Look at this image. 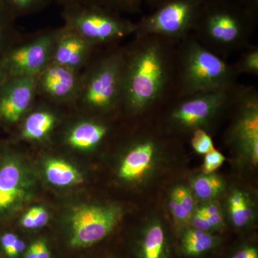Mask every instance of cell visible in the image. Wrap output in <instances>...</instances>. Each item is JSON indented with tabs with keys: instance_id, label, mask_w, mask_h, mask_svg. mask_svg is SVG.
<instances>
[{
	"instance_id": "cell-4",
	"label": "cell",
	"mask_w": 258,
	"mask_h": 258,
	"mask_svg": "<svg viewBox=\"0 0 258 258\" xmlns=\"http://www.w3.org/2000/svg\"><path fill=\"white\" fill-rule=\"evenodd\" d=\"M255 18L239 0L204 2L195 28L220 45H232L248 34Z\"/></svg>"
},
{
	"instance_id": "cell-5",
	"label": "cell",
	"mask_w": 258,
	"mask_h": 258,
	"mask_svg": "<svg viewBox=\"0 0 258 258\" xmlns=\"http://www.w3.org/2000/svg\"><path fill=\"white\" fill-rule=\"evenodd\" d=\"M233 80L232 69L225 61L197 41L185 47L181 86L185 95L229 90Z\"/></svg>"
},
{
	"instance_id": "cell-21",
	"label": "cell",
	"mask_w": 258,
	"mask_h": 258,
	"mask_svg": "<svg viewBox=\"0 0 258 258\" xmlns=\"http://www.w3.org/2000/svg\"><path fill=\"white\" fill-rule=\"evenodd\" d=\"M59 4L79 3V4L94 5L116 13H137L140 11L142 0H56Z\"/></svg>"
},
{
	"instance_id": "cell-2",
	"label": "cell",
	"mask_w": 258,
	"mask_h": 258,
	"mask_svg": "<svg viewBox=\"0 0 258 258\" xmlns=\"http://www.w3.org/2000/svg\"><path fill=\"white\" fill-rule=\"evenodd\" d=\"M123 50L111 51L90 61L82 71L75 104L93 111H107L120 102Z\"/></svg>"
},
{
	"instance_id": "cell-14",
	"label": "cell",
	"mask_w": 258,
	"mask_h": 258,
	"mask_svg": "<svg viewBox=\"0 0 258 258\" xmlns=\"http://www.w3.org/2000/svg\"><path fill=\"white\" fill-rule=\"evenodd\" d=\"M241 116L236 125L235 134L244 150L257 162L258 159V105L257 96H243Z\"/></svg>"
},
{
	"instance_id": "cell-26",
	"label": "cell",
	"mask_w": 258,
	"mask_h": 258,
	"mask_svg": "<svg viewBox=\"0 0 258 258\" xmlns=\"http://www.w3.org/2000/svg\"><path fill=\"white\" fill-rule=\"evenodd\" d=\"M25 247L23 240L15 232L8 230L0 233V255L3 257H18Z\"/></svg>"
},
{
	"instance_id": "cell-7",
	"label": "cell",
	"mask_w": 258,
	"mask_h": 258,
	"mask_svg": "<svg viewBox=\"0 0 258 258\" xmlns=\"http://www.w3.org/2000/svg\"><path fill=\"white\" fill-rule=\"evenodd\" d=\"M58 28L46 29L31 39L13 44L0 57L9 77L37 76L52 62Z\"/></svg>"
},
{
	"instance_id": "cell-40",
	"label": "cell",
	"mask_w": 258,
	"mask_h": 258,
	"mask_svg": "<svg viewBox=\"0 0 258 258\" xmlns=\"http://www.w3.org/2000/svg\"><path fill=\"white\" fill-rule=\"evenodd\" d=\"M146 3L152 8H157L159 5L169 0H145Z\"/></svg>"
},
{
	"instance_id": "cell-42",
	"label": "cell",
	"mask_w": 258,
	"mask_h": 258,
	"mask_svg": "<svg viewBox=\"0 0 258 258\" xmlns=\"http://www.w3.org/2000/svg\"><path fill=\"white\" fill-rule=\"evenodd\" d=\"M203 2H209V1H217V0H202Z\"/></svg>"
},
{
	"instance_id": "cell-9",
	"label": "cell",
	"mask_w": 258,
	"mask_h": 258,
	"mask_svg": "<svg viewBox=\"0 0 258 258\" xmlns=\"http://www.w3.org/2000/svg\"><path fill=\"white\" fill-rule=\"evenodd\" d=\"M37 76L9 77L0 88V119L8 125L18 123L35 104Z\"/></svg>"
},
{
	"instance_id": "cell-29",
	"label": "cell",
	"mask_w": 258,
	"mask_h": 258,
	"mask_svg": "<svg viewBox=\"0 0 258 258\" xmlns=\"http://www.w3.org/2000/svg\"><path fill=\"white\" fill-rule=\"evenodd\" d=\"M239 69L244 73L257 75L258 74V51H250L244 55L240 61Z\"/></svg>"
},
{
	"instance_id": "cell-23",
	"label": "cell",
	"mask_w": 258,
	"mask_h": 258,
	"mask_svg": "<svg viewBox=\"0 0 258 258\" xmlns=\"http://www.w3.org/2000/svg\"><path fill=\"white\" fill-rule=\"evenodd\" d=\"M230 211L232 222L237 227H243L252 219V211L243 194L235 192L230 200Z\"/></svg>"
},
{
	"instance_id": "cell-12",
	"label": "cell",
	"mask_w": 258,
	"mask_h": 258,
	"mask_svg": "<svg viewBox=\"0 0 258 258\" xmlns=\"http://www.w3.org/2000/svg\"><path fill=\"white\" fill-rule=\"evenodd\" d=\"M96 47L76 32L61 27L56 35L52 62L82 72L94 56Z\"/></svg>"
},
{
	"instance_id": "cell-39",
	"label": "cell",
	"mask_w": 258,
	"mask_h": 258,
	"mask_svg": "<svg viewBox=\"0 0 258 258\" xmlns=\"http://www.w3.org/2000/svg\"><path fill=\"white\" fill-rule=\"evenodd\" d=\"M8 78H9V76H8V74L5 71L3 64L2 63L1 59H0V88L4 84Z\"/></svg>"
},
{
	"instance_id": "cell-10",
	"label": "cell",
	"mask_w": 258,
	"mask_h": 258,
	"mask_svg": "<svg viewBox=\"0 0 258 258\" xmlns=\"http://www.w3.org/2000/svg\"><path fill=\"white\" fill-rule=\"evenodd\" d=\"M82 72L51 62L37 76V97L55 104L75 103Z\"/></svg>"
},
{
	"instance_id": "cell-13",
	"label": "cell",
	"mask_w": 258,
	"mask_h": 258,
	"mask_svg": "<svg viewBox=\"0 0 258 258\" xmlns=\"http://www.w3.org/2000/svg\"><path fill=\"white\" fill-rule=\"evenodd\" d=\"M23 170L18 159L10 153L0 154V217L18 208L25 195Z\"/></svg>"
},
{
	"instance_id": "cell-37",
	"label": "cell",
	"mask_w": 258,
	"mask_h": 258,
	"mask_svg": "<svg viewBox=\"0 0 258 258\" xmlns=\"http://www.w3.org/2000/svg\"><path fill=\"white\" fill-rule=\"evenodd\" d=\"M21 225L26 229H36L35 220H34L33 216L30 210L22 217Z\"/></svg>"
},
{
	"instance_id": "cell-22",
	"label": "cell",
	"mask_w": 258,
	"mask_h": 258,
	"mask_svg": "<svg viewBox=\"0 0 258 258\" xmlns=\"http://www.w3.org/2000/svg\"><path fill=\"white\" fill-rule=\"evenodd\" d=\"M164 233L161 225H154L149 229L143 242L144 258H162Z\"/></svg>"
},
{
	"instance_id": "cell-41",
	"label": "cell",
	"mask_w": 258,
	"mask_h": 258,
	"mask_svg": "<svg viewBox=\"0 0 258 258\" xmlns=\"http://www.w3.org/2000/svg\"><path fill=\"white\" fill-rule=\"evenodd\" d=\"M25 258H37L36 249H35V244H34V243L32 244V245L29 247Z\"/></svg>"
},
{
	"instance_id": "cell-36",
	"label": "cell",
	"mask_w": 258,
	"mask_h": 258,
	"mask_svg": "<svg viewBox=\"0 0 258 258\" xmlns=\"http://www.w3.org/2000/svg\"><path fill=\"white\" fill-rule=\"evenodd\" d=\"M254 18L257 16L258 0H239Z\"/></svg>"
},
{
	"instance_id": "cell-38",
	"label": "cell",
	"mask_w": 258,
	"mask_h": 258,
	"mask_svg": "<svg viewBox=\"0 0 258 258\" xmlns=\"http://www.w3.org/2000/svg\"><path fill=\"white\" fill-rule=\"evenodd\" d=\"M197 212L201 214V215H205V216H208V215H212L220 212L218 207L216 205H206V206L198 209Z\"/></svg>"
},
{
	"instance_id": "cell-34",
	"label": "cell",
	"mask_w": 258,
	"mask_h": 258,
	"mask_svg": "<svg viewBox=\"0 0 258 258\" xmlns=\"http://www.w3.org/2000/svg\"><path fill=\"white\" fill-rule=\"evenodd\" d=\"M34 244L36 249L37 258H50V251L45 242L38 240L34 242Z\"/></svg>"
},
{
	"instance_id": "cell-18",
	"label": "cell",
	"mask_w": 258,
	"mask_h": 258,
	"mask_svg": "<svg viewBox=\"0 0 258 258\" xmlns=\"http://www.w3.org/2000/svg\"><path fill=\"white\" fill-rule=\"evenodd\" d=\"M45 172L49 182L56 186H71L83 181L80 171L62 159H49L45 165Z\"/></svg>"
},
{
	"instance_id": "cell-33",
	"label": "cell",
	"mask_w": 258,
	"mask_h": 258,
	"mask_svg": "<svg viewBox=\"0 0 258 258\" xmlns=\"http://www.w3.org/2000/svg\"><path fill=\"white\" fill-rule=\"evenodd\" d=\"M193 226L199 230L207 231L213 228L208 218L197 212L193 219Z\"/></svg>"
},
{
	"instance_id": "cell-6",
	"label": "cell",
	"mask_w": 258,
	"mask_h": 258,
	"mask_svg": "<svg viewBox=\"0 0 258 258\" xmlns=\"http://www.w3.org/2000/svg\"><path fill=\"white\" fill-rule=\"evenodd\" d=\"M202 0H169L137 23V37L175 38L195 28Z\"/></svg>"
},
{
	"instance_id": "cell-17",
	"label": "cell",
	"mask_w": 258,
	"mask_h": 258,
	"mask_svg": "<svg viewBox=\"0 0 258 258\" xmlns=\"http://www.w3.org/2000/svg\"><path fill=\"white\" fill-rule=\"evenodd\" d=\"M154 154V145L152 142L147 141L137 144L123 159L120 167L119 176L126 180L141 177L151 165Z\"/></svg>"
},
{
	"instance_id": "cell-31",
	"label": "cell",
	"mask_w": 258,
	"mask_h": 258,
	"mask_svg": "<svg viewBox=\"0 0 258 258\" xmlns=\"http://www.w3.org/2000/svg\"><path fill=\"white\" fill-rule=\"evenodd\" d=\"M169 208H170L171 213L173 214L174 217L179 221H186L191 216V214L186 211L181 206V204L172 196H171L170 203H169Z\"/></svg>"
},
{
	"instance_id": "cell-19",
	"label": "cell",
	"mask_w": 258,
	"mask_h": 258,
	"mask_svg": "<svg viewBox=\"0 0 258 258\" xmlns=\"http://www.w3.org/2000/svg\"><path fill=\"white\" fill-rule=\"evenodd\" d=\"M14 15L8 8L4 0H0V57L20 36L15 28Z\"/></svg>"
},
{
	"instance_id": "cell-32",
	"label": "cell",
	"mask_w": 258,
	"mask_h": 258,
	"mask_svg": "<svg viewBox=\"0 0 258 258\" xmlns=\"http://www.w3.org/2000/svg\"><path fill=\"white\" fill-rule=\"evenodd\" d=\"M30 212L33 216L36 229L41 228L47 225L49 221V215L45 208L42 207H34L30 209Z\"/></svg>"
},
{
	"instance_id": "cell-28",
	"label": "cell",
	"mask_w": 258,
	"mask_h": 258,
	"mask_svg": "<svg viewBox=\"0 0 258 258\" xmlns=\"http://www.w3.org/2000/svg\"><path fill=\"white\" fill-rule=\"evenodd\" d=\"M225 158L218 151L214 149L212 152L205 154L204 161L203 171L205 174H210L223 164Z\"/></svg>"
},
{
	"instance_id": "cell-43",
	"label": "cell",
	"mask_w": 258,
	"mask_h": 258,
	"mask_svg": "<svg viewBox=\"0 0 258 258\" xmlns=\"http://www.w3.org/2000/svg\"><path fill=\"white\" fill-rule=\"evenodd\" d=\"M0 123H1V119H0Z\"/></svg>"
},
{
	"instance_id": "cell-25",
	"label": "cell",
	"mask_w": 258,
	"mask_h": 258,
	"mask_svg": "<svg viewBox=\"0 0 258 258\" xmlns=\"http://www.w3.org/2000/svg\"><path fill=\"white\" fill-rule=\"evenodd\" d=\"M223 188V183L217 176L206 174L195 180L193 189L197 196L203 200L215 198Z\"/></svg>"
},
{
	"instance_id": "cell-16",
	"label": "cell",
	"mask_w": 258,
	"mask_h": 258,
	"mask_svg": "<svg viewBox=\"0 0 258 258\" xmlns=\"http://www.w3.org/2000/svg\"><path fill=\"white\" fill-rule=\"evenodd\" d=\"M106 125L89 119L80 120L68 132L67 144L79 150H89L96 147L106 137Z\"/></svg>"
},
{
	"instance_id": "cell-1",
	"label": "cell",
	"mask_w": 258,
	"mask_h": 258,
	"mask_svg": "<svg viewBox=\"0 0 258 258\" xmlns=\"http://www.w3.org/2000/svg\"><path fill=\"white\" fill-rule=\"evenodd\" d=\"M139 40L128 50H123L120 103L133 111H142L155 103L169 77V62L160 42Z\"/></svg>"
},
{
	"instance_id": "cell-24",
	"label": "cell",
	"mask_w": 258,
	"mask_h": 258,
	"mask_svg": "<svg viewBox=\"0 0 258 258\" xmlns=\"http://www.w3.org/2000/svg\"><path fill=\"white\" fill-rule=\"evenodd\" d=\"M54 0H4L15 18L35 14L46 8Z\"/></svg>"
},
{
	"instance_id": "cell-3",
	"label": "cell",
	"mask_w": 258,
	"mask_h": 258,
	"mask_svg": "<svg viewBox=\"0 0 258 258\" xmlns=\"http://www.w3.org/2000/svg\"><path fill=\"white\" fill-rule=\"evenodd\" d=\"M62 6L63 26L95 47L113 43L135 33L137 24L122 18L116 12L79 3H66Z\"/></svg>"
},
{
	"instance_id": "cell-20",
	"label": "cell",
	"mask_w": 258,
	"mask_h": 258,
	"mask_svg": "<svg viewBox=\"0 0 258 258\" xmlns=\"http://www.w3.org/2000/svg\"><path fill=\"white\" fill-rule=\"evenodd\" d=\"M215 239L207 231L191 229L183 236L182 249L187 255H198L207 252L215 245Z\"/></svg>"
},
{
	"instance_id": "cell-30",
	"label": "cell",
	"mask_w": 258,
	"mask_h": 258,
	"mask_svg": "<svg viewBox=\"0 0 258 258\" xmlns=\"http://www.w3.org/2000/svg\"><path fill=\"white\" fill-rule=\"evenodd\" d=\"M171 196L174 197L186 211L189 214L191 213L194 208V200L189 190L183 186H179L174 190Z\"/></svg>"
},
{
	"instance_id": "cell-27",
	"label": "cell",
	"mask_w": 258,
	"mask_h": 258,
	"mask_svg": "<svg viewBox=\"0 0 258 258\" xmlns=\"http://www.w3.org/2000/svg\"><path fill=\"white\" fill-rule=\"evenodd\" d=\"M191 146L195 152L205 155L215 149L211 137L201 128L197 129L194 133Z\"/></svg>"
},
{
	"instance_id": "cell-8",
	"label": "cell",
	"mask_w": 258,
	"mask_h": 258,
	"mask_svg": "<svg viewBox=\"0 0 258 258\" xmlns=\"http://www.w3.org/2000/svg\"><path fill=\"white\" fill-rule=\"evenodd\" d=\"M120 217L116 207L83 206L71 217L72 247H88L103 240L113 230Z\"/></svg>"
},
{
	"instance_id": "cell-35",
	"label": "cell",
	"mask_w": 258,
	"mask_h": 258,
	"mask_svg": "<svg viewBox=\"0 0 258 258\" xmlns=\"http://www.w3.org/2000/svg\"><path fill=\"white\" fill-rule=\"evenodd\" d=\"M232 258H258L257 249L246 247L237 252Z\"/></svg>"
},
{
	"instance_id": "cell-15",
	"label": "cell",
	"mask_w": 258,
	"mask_h": 258,
	"mask_svg": "<svg viewBox=\"0 0 258 258\" xmlns=\"http://www.w3.org/2000/svg\"><path fill=\"white\" fill-rule=\"evenodd\" d=\"M27 114L20 131V137L25 140H43L50 135L57 123V115L47 107H37L33 111L30 110Z\"/></svg>"
},
{
	"instance_id": "cell-11",
	"label": "cell",
	"mask_w": 258,
	"mask_h": 258,
	"mask_svg": "<svg viewBox=\"0 0 258 258\" xmlns=\"http://www.w3.org/2000/svg\"><path fill=\"white\" fill-rule=\"evenodd\" d=\"M229 90L197 93L180 103L173 111L172 119L187 128L206 123L229 98Z\"/></svg>"
}]
</instances>
